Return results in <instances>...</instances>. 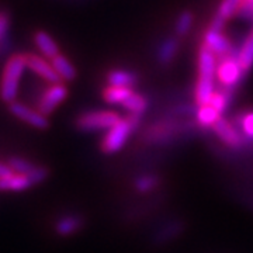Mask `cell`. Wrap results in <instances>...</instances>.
<instances>
[{"label": "cell", "mask_w": 253, "mask_h": 253, "mask_svg": "<svg viewBox=\"0 0 253 253\" xmlns=\"http://www.w3.org/2000/svg\"><path fill=\"white\" fill-rule=\"evenodd\" d=\"M197 65H199V79L196 83L194 96L199 106H206L217 90L215 81H217L218 56L208 46L201 44Z\"/></svg>", "instance_id": "obj_1"}, {"label": "cell", "mask_w": 253, "mask_h": 253, "mask_svg": "<svg viewBox=\"0 0 253 253\" xmlns=\"http://www.w3.org/2000/svg\"><path fill=\"white\" fill-rule=\"evenodd\" d=\"M26 68H27L26 54H16L9 58L3 69L1 82H0V99L3 101L9 104L17 101L20 81L23 78Z\"/></svg>", "instance_id": "obj_2"}, {"label": "cell", "mask_w": 253, "mask_h": 253, "mask_svg": "<svg viewBox=\"0 0 253 253\" xmlns=\"http://www.w3.org/2000/svg\"><path fill=\"white\" fill-rule=\"evenodd\" d=\"M141 121V116H132L121 118L116 126L110 128L101 141V149L106 154H116L121 151L126 144L128 138L135 131Z\"/></svg>", "instance_id": "obj_3"}, {"label": "cell", "mask_w": 253, "mask_h": 253, "mask_svg": "<svg viewBox=\"0 0 253 253\" xmlns=\"http://www.w3.org/2000/svg\"><path fill=\"white\" fill-rule=\"evenodd\" d=\"M245 73L246 72L238 59V52L218 58L217 81L222 84L224 89L231 90L238 86L242 82Z\"/></svg>", "instance_id": "obj_4"}, {"label": "cell", "mask_w": 253, "mask_h": 253, "mask_svg": "<svg viewBox=\"0 0 253 253\" xmlns=\"http://www.w3.org/2000/svg\"><path fill=\"white\" fill-rule=\"evenodd\" d=\"M121 117L114 111L109 110H97V111H87L82 114L76 120V126L82 131H109L110 128L117 124Z\"/></svg>", "instance_id": "obj_5"}, {"label": "cell", "mask_w": 253, "mask_h": 253, "mask_svg": "<svg viewBox=\"0 0 253 253\" xmlns=\"http://www.w3.org/2000/svg\"><path fill=\"white\" fill-rule=\"evenodd\" d=\"M68 97V89L63 83L49 84L38 100V111L44 116H49L63 100Z\"/></svg>", "instance_id": "obj_6"}, {"label": "cell", "mask_w": 253, "mask_h": 253, "mask_svg": "<svg viewBox=\"0 0 253 253\" xmlns=\"http://www.w3.org/2000/svg\"><path fill=\"white\" fill-rule=\"evenodd\" d=\"M214 132L217 134V136L224 142L228 145L229 148H234V149H241L245 146V141L246 138L241 132V129L235 126L231 121H228L226 118H219L215 126H212Z\"/></svg>", "instance_id": "obj_7"}, {"label": "cell", "mask_w": 253, "mask_h": 253, "mask_svg": "<svg viewBox=\"0 0 253 253\" xmlns=\"http://www.w3.org/2000/svg\"><path fill=\"white\" fill-rule=\"evenodd\" d=\"M9 110L14 117H17L18 120L27 123L34 128L45 129L49 126V121H48L46 116L41 114L38 110L31 109L30 106L21 103V101H14V103L9 104Z\"/></svg>", "instance_id": "obj_8"}, {"label": "cell", "mask_w": 253, "mask_h": 253, "mask_svg": "<svg viewBox=\"0 0 253 253\" xmlns=\"http://www.w3.org/2000/svg\"><path fill=\"white\" fill-rule=\"evenodd\" d=\"M203 44L208 46L218 58H222L229 54H234V45L229 38L224 34V31L212 30L208 27L203 36Z\"/></svg>", "instance_id": "obj_9"}, {"label": "cell", "mask_w": 253, "mask_h": 253, "mask_svg": "<svg viewBox=\"0 0 253 253\" xmlns=\"http://www.w3.org/2000/svg\"><path fill=\"white\" fill-rule=\"evenodd\" d=\"M26 61H27L28 69H31L33 72L37 73L40 78H42L49 84L62 83L59 75L54 69L52 63L48 62L45 58H42V56L36 54H26Z\"/></svg>", "instance_id": "obj_10"}, {"label": "cell", "mask_w": 253, "mask_h": 253, "mask_svg": "<svg viewBox=\"0 0 253 253\" xmlns=\"http://www.w3.org/2000/svg\"><path fill=\"white\" fill-rule=\"evenodd\" d=\"M139 81L138 75L132 71L128 69H113L107 75V83L109 86L114 87H126L132 89Z\"/></svg>", "instance_id": "obj_11"}, {"label": "cell", "mask_w": 253, "mask_h": 253, "mask_svg": "<svg viewBox=\"0 0 253 253\" xmlns=\"http://www.w3.org/2000/svg\"><path fill=\"white\" fill-rule=\"evenodd\" d=\"M177 51H179V37H168L158 46L156 59L161 65H169L174 59Z\"/></svg>", "instance_id": "obj_12"}, {"label": "cell", "mask_w": 253, "mask_h": 253, "mask_svg": "<svg viewBox=\"0 0 253 253\" xmlns=\"http://www.w3.org/2000/svg\"><path fill=\"white\" fill-rule=\"evenodd\" d=\"M34 186L27 174L11 173L10 176L0 177V191H23Z\"/></svg>", "instance_id": "obj_13"}, {"label": "cell", "mask_w": 253, "mask_h": 253, "mask_svg": "<svg viewBox=\"0 0 253 253\" xmlns=\"http://www.w3.org/2000/svg\"><path fill=\"white\" fill-rule=\"evenodd\" d=\"M34 42L40 52L48 59H52L56 55H59V46L55 42V40L45 31H37L34 34Z\"/></svg>", "instance_id": "obj_14"}, {"label": "cell", "mask_w": 253, "mask_h": 253, "mask_svg": "<svg viewBox=\"0 0 253 253\" xmlns=\"http://www.w3.org/2000/svg\"><path fill=\"white\" fill-rule=\"evenodd\" d=\"M82 226H83V218L76 214H69L58 219V222L55 224V232L61 236H69L78 232Z\"/></svg>", "instance_id": "obj_15"}, {"label": "cell", "mask_w": 253, "mask_h": 253, "mask_svg": "<svg viewBox=\"0 0 253 253\" xmlns=\"http://www.w3.org/2000/svg\"><path fill=\"white\" fill-rule=\"evenodd\" d=\"M51 63H52L56 73L59 75L61 81L72 82L76 78V69H75V66L66 56H63L61 54L56 55L55 58L51 59Z\"/></svg>", "instance_id": "obj_16"}, {"label": "cell", "mask_w": 253, "mask_h": 253, "mask_svg": "<svg viewBox=\"0 0 253 253\" xmlns=\"http://www.w3.org/2000/svg\"><path fill=\"white\" fill-rule=\"evenodd\" d=\"M238 59L245 72H249L253 66V30L245 38L244 44L238 51Z\"/></svg>", "instance_id": "obj_17"}, {"label": "cell", "mask_w": 253, "mask_h": 253, "mask_svg": "<svg viewBox=\"0 0 253 253\" xmlns=\"http://www.w3.org/2000/svg\"><path fill=\"white\" fill-rule=\"evenodd\" d=\"M134 90L132 89H126V87H114L109 86L103 91V97L109 103V104H124L126 100L132 96Z\"/></svg>", "instance_id": "obj_18"}, {"label": "cell", "mask_w": 253, "mask_h": 253, "mask_svg": "<svg viewBox=\"0 0 253 253\" xmlns=\"http://www.w3.org/2000/svg\"><path fill=\"white\" fill-rule=\"evenodd\" d=\"M196 118H197V123L201 126H211L212 128L219 121V118H222V116L214 107H211L210 104H206V106H199L197 113H196Z\"/></svg>", "instance_id": "obj_19"}, {"label": "cell", "mask_w": 253, "mask_h": 253, "mask_svg": "<svg viewBox=\"0 0 253 253\" xmlns=\"http://www.w3.org/2000/svg\"><path fill=\"white\" fill-rule=\"evenodd\" d=\"M123 107L126 111H129V114H132V116H141L148 109V100L145 96L134 91L132 96L123 104Z\"/></svg>", "instance_id": "obj_20"}, {"label": "cell", "mask_w": 253, "mask_h": 253, "mask_svg": "<svg viewBox=\"0 0 253 253\" xmlns=\"http://www.w3.org/2000/svg\"><path fill=\"white\" fill-rule=\"evenodd\" d=\"M194 23V16L189 10H184L179 14V17L176 18V24H174V34L176 37H184L189 34V31L193 27Z\"/></svg>", "instance_id": "obj_21"}, {"label": "cell", "mask_w": 253, "mask_h": 253, "mask_svg": "<svg viewBox=\"0 0 253 253\" xmlns=\"http://www.w3.org/2000/svg\"><path fill=\"white\" fill-rule=\"evenodd\" d=\"M229 103H231V90L222 87L221 90H215V93L212 94V97H211L208 104L211 107H214L222 116L224 111L226 110V107L229 106Z\"/></svg>", "instance_id": "obj_22"}, {"label": "cell", "mask_w": 253, "mask_h": 253, "mask_svg": "<svg viewBox=\"0 0 253 253\" xmlns=\"http://www.w3.org/2000/svg\"><path fill=\"white\" fill-rule=\"evenodd\" d=\"M242 3H244V0H222L217 10V16H219L225 21L232 18L238 14Z\"/></svg>", "instance_id": "obj_23"}, {"label": "cell", "mask_w": 253, "mask_h": 253, "mask_svg": "<svg viewBox=\"0 0 253 253\" xmlns=\"http://www.w3.org/2000/svg\"><path fill=\"white\" fill-rule=\"evenodd\" d=\"M7 165H9V168L13 172L18 173V174H28V173H31L37 168L36 165H33L31 162H28L26 159L20 158V156H11V158H9Z\"/></svg>", "instance_id": "obj_24"}, {"label": "cell", "mask_w": 253, "mask_h": 253, "mask_svg": "<svg viewBox=\"0 0 253 253\" xmlns=\"http://www.w3.org/2000/svg\"><path fill=\"white\" fill-rule=\"evenodd\" d=\"M159 184V179L154 176V174H145V176H141L138 177L134 183V187H135L136 191L139 193H149Z\"/></svg>", "instance_id": "obj_25"}, {"label": "cell", "mask_w": 253, "mask_h": 253, "mask_svg": "<svg viewBox=\"0 0 253 253\" xmlns=\"http://www.w3.org/2000/svg\"><path fill=\"white\" fill-rule=\"evenodd\" d=\"M238 128L244 134L246 139L253 141V111L245 113L238 121Z\"/></svg>", "instance_id": "obj_26"}, {"label": "cell", "mask_w": 253, "mask_h": 253, "mask_svg": "<svg viewBox=\"0 0 253 253\" xmlns=\"http://www.w3.org/2000/svg\"><path fill=\"white\" fill-rule=\"evenodd\" d=\"M9 28V16L6 13H0V41L4 38Z\"/></svg>", "instance_id": "obj_27"}, {"label": "cell", "mask_w": 253, "mask_h": 253, "mask_svg": "<svg viewBox=\"0 0 253 253\" xmlns=\"http://www.w3.org/2000/svg\"><path fill=\"white\" fill-rule=\"evenodd\" d=\"M11 173H14L9 168V165L6 163H0V177H6V176H10Z\"/></svg>", "instance_id": "obj_28"}, {"label": "cell", "mask_w": 253, "mask_h": 253, "mask_svg": "<svg viewBox=\"0 0 253 253\" xmlns=\"http://www.w3.org/2000/svg\"><path fill=\"white\" fill-rule=\"evenodd\" d=\"M244 1H253V0H244Z\"/></svg>", "instance_id": "obj_29"}]
</instances>
